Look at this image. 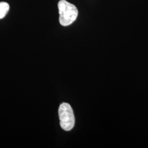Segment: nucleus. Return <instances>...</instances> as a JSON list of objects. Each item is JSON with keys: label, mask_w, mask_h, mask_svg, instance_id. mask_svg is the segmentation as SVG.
<instances>
[{"label": "nucleus", "mask_w": 148, "mask_h": 148, "mask_svg": "<svg viewBox=\"0 0 148 148\" xmlns=\"http://www.w3.org/2000/svg\"><path fill=\"white\" fill-rule=\"evenodd\" d=\"M10 10V5L5 2H0V19L3 18Z\"/></svg>", "instance_id": "7ed1b4c3"}, {"label": "nucleus", "mask_w": 148, "mask_h": 148, "mask_svg": "<svg viewBox=\"0 0 148 148\" xmlns=\"http://www.w3.org/2000/svg\"><path fill=\"white\" fill-rule=\"evenodd\" d=\"M60 24L64 27L71 25L76 21L78 16V10L75 5L66 1L60 0L58 4Z\"/></svg>", "instance_id": "f257e3e1"}, {"label": "nucleus", "mask_w": 148, "mask_h": 148, "mask_svg": "<svg viewBox=\"0 0 148 148\" xmlns=\"http://www.w3.org/2000/svg\"><path fill=\"white\" fill-rule=\"evenodd\" d=\"M58 113L62 128L66 131L71 130L75 125V116L71 106L68 103H62L59 106Z\"/></svg>", "instance_id": "f03ea898"}]
</instances>
